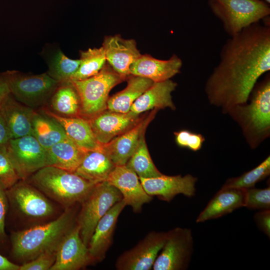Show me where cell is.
Instances as JSON below:
<instances>
[{
	"label": "cell",
	"mask_w": 270,
	"mask_h": 270,
	"mask_svg": "<svg viewBox=\"0 0 270 270\" xmlns=\"http://www.w3.org/2000/svg\"><path fill=\"white\" fill-rule=\"evenodd\" d=\"M270 70V26L253 24L230 36L208 78L207 98L224 113L246 103L258 78Z\"/></svg>",
	"instance_id": "obj_1"
},
{
	"label": "cell",
	"mask_w": 270,
	"mask_h": 270,
	"mask_svg": "<svg viewBox=\"0 0 270 270\" xmlns=\"http://www.w3.org/2000/svg\"><path fill=\"white\" fill-rule=\"evenodd\" d=\"M72 207L54 220L12 235V252L18 260L27 262L49 250H57L76 224V210Z\"/></svg>",
	"instance_id": "obj_2"
},
{
	"label": "cell",
	"mask_w": 270,
	"mask_h": 270,
	"mask_svg": "<svg viewBox=\"0 0 270 270\" xmlns=\"http://www.w3.org/2000/svg\"><path fill=\"white\" fill-rule=\"evenodd\" d=\"M250 102L228 108V114L240 126L250 147L256 148L270 135V74L257 82Z\"/></svg>",
	"instance_id": "obj_3"
},
{
	"label": "cell",
	"mask_w": 270,
	"mask_h": 270,
	"mask_svg": "<svg viewBox=\"0 0 270 270\" xmlns=\"http://www.w3.org/2000/svg\"><path fill=\"white\" fill-rule=\"evenodd\" d=\"M28 178L32 186L66 208L82 203L96 184L74 172L51 166L42 168Z\"/></svg>",
	"instance_id": "obj_4"
},
{
	"label": "cell",
	"mask_w": 270,
	"mask_h": 270,
	"mask_svg": "<svg viewBox=\"0 0 270 270\" xmlns=\"http://www.w3.org/2000/svg\"><path fill=\"white\" fill-rule=\"evenodd\" d=\"M208 4L230 36L270 15V4L262 0H208Z\"/></svg>",
	"instance_id": "obj_5"
},
{
	"label": "cell",
	"mask_w": 270,
	"mask_h": 270,
	"mask_svg": "<svg viewBox=\"0 0 270 270\" xmlns=\"http://www.w3.org/2000/svg\"><path fill=\"white\" fill-rule=\"evenodd\" d=\"M124 80L109 64H105L96 75L71 82L80 98L82 116L90 118L104 111L110 92Z\"/></svg>",
	"instance_id": "obj_6"
},
{
	"label": "cell",
	"mask_w": 270,
	"mask_h": 270,
	"mask_svg": "<svg viewBox=\"0 0 270 270\" xmlns=\"http://www.w3.org/2000/svg\"><path fill=\"white\" fill-rule=\"evenodd\" d=\"M2 74L15 99L34 110L46 105L59 84L48 73L30 75L8 70Z\"/></svg>",
	"instance_id": "obj_7"
},
{
	"label": "cell",
	"mask_w": 270,
	"mask_h": 270,
	"mask_svg": "<svg viewBox=\"0 0 270 270\" xmlns=\"http://www.w3.org/2000/svg\"><path fill=\"white\" fill-rule=\"evenodd\" d=\"M122 199L120 191L104 181L96 184L82 202L76 222L81 238L87 246L98 222L110 208Z\"/></svg>",
	"instance_id": "obj_8"
},
{
	"label": "cell",
	"mask_w": 270,
	"mask_h": 270,
	"mask_svg": "<svg viewBox=\"0 0 270 270\" xmlns=\"http://www.w3.org/2000/svg\"><path fill=\"white\" fill-rule=\"evenodd\" d=\"M193 244L192 232L190 228H176L166 232V242L152 269H186L193 252Z\"/></svg>",
	"instance_id": "obj_9"
},
{
	"label": "cell",
	"mask_w": 270,
	"mask_h": 270,
	"mask_svg": "<svg viewBox=\"0 0 270 270\" xmlns=\"http://www.w3.org/2000/svg\"><path fill=\"white\" fill-rule=\"evenodd\" d=\"M6 146L20 180H24L39 170L48 166L46 150L32 135L11 138Z\"/></svg>",
	"instance_id": "obj_10"
},
{
	"label": "cell",
	"mask_w": 270,
	"mask_h": 270,
	"mask_svg": "<svg viewBox=\"0 0 270 270\" xmlns=\"http://www.w3.org/2000/svg\"><path fill=\"white\" fill-rule=\"evenodd\" d=\"M166 232H151L133 248L120 255L116 262L118 270H150L163 248Z\"/></svg>",
	"instance_id": "obj_11"
},
{
	"label": "cell",
	"mask_w": 270,
	"mask_h": 270,
	"mask_svg": "<svg viewBox=\"0 0 270 270\" xmlns=\"http://www.w3.org/2000/svg\"><path fill=\"white\" fill-rule=\"evenodd\" d=\"M7 198L23 214L32 218H47L54 212L50 201L32 184L17 182L6 190Z\"/></svg>",
	"instance_id": "obj_12"
},
{
	"label": "cell",
	"mask_w": 270,
	"mask_h": 270,
	"mask_svg": "<svg viewBox=\"0 0 270 270\" xmlns=\"http://www.w3.org/2000/svg\"><path fill=\"white\" fill-rule=\"evenodd\" d=\"M93 262L84 243L77 222L60 242L50 270H78Z\"/></svg>",
	"instance_id": "obj_13"
},
{
	"label": "cell",
	"mask_w": 270,
	"mask_h": 270,
	"mask_svg": "<svg viewBox=\"0 0 270 270\" xmlns=\"http://www.w3.org/2000/svg\"><path fill=\"white\" fill-rule=\"evenodd\" d=\"M146 192L150 196H157L161 200L170 202L178 194L188 197L195 196L197 178L188 174L184 176H166L139 178Z\"/></svg>",
	"instance_id": "obj_14"
},
{
	"label": "cell",
	"mask_w": 270,
	"mask_h": 270,
	"mask_svg": "<svg viewBox=\"0 0 270 270\" xmlns=\"http://www.w3.org/2000/svg\"><path fill=\"white\" fill-rule=\"evenodd\" d=\"M122 194L126 205L134 212H140L142 206L152 200L144 190L139 177L132 170L124 166H116L106 180Z\"/></svg>",
	"instance_id": "obj_15"
},
{
	"label": "cell",
	"mask_w": 270,
	"mask_h": 270,
	"mask_svg": "<svg viewBox=\"0 0 270 270\" xmlns=\"http://www.w3.org/2000/svg\"><path fill=\"white\" fill-rule=\"evenodd\" d=\"M106 61L122 78L130 76V67L142 54L134 39H124L120 34L106 36L102 46Z\"/></svg>",
	"instance_id": "obj_16"
},
{
	"label": "cell",
	"mask_w": 270,
	"mask_h": 270,
	"mask_svg": "<svg viewBox=\"0 0 270 270\" xmlns=\"http://www.w3.org/2000/svg\"><path fill=\"white\" fill-rule=\"evenodd\" d=\"M138 118L130 112L123 114L109 110L88 119L97 141L102 146L134 126Z\"/></svg>",
	"instance_id": "obj_17"
},
{
	"label": "cell",
	"mask_w": 270,
	"mask_h": 270,
	"mask_svg": "<svg viewBox=\"0 0 270 270\" xmlns=\"http://www.w3.org/2000/svg\"><path fill=\"white\" fill-rule=\"evenodd\" d=\"M126 206L122 198L110 208L97 223L88 246L93 262L104 258L112 244L118 218Z\"/></svg>",
	"instance_id": "obj_18"
},
{
	"label": "cell",
	"mask_w": 270,
	"mask_h": 270,
	"mask_svg": "<svg viewBox=\"0 0 270 270\" xmlns=\"http://www.w3.org/2000/svg\"><path fill=\"white\" fill-rule=\"evenodd\" d=\"M180 58L174 54L168 60L156 58L150 54H141L130 67V75L148 78L154 82L165 81L180 72Z\"/></svg>",
	"instance_id": "obj_19"
},
{
	"label": "cell",
	"mask_w": 270,
	"mask_h": 270,
	"mask_svg": "<svg viewBox=\"0 0 270 270\" xmlns=\"http://www.w3.org/2000/svg\"><path fill=\"white\" fill-rule=\"evenodd\" d=\"M156 110H154L146 118L102 146L115 166L126 165L134 151L142 134L154 118Z\"/></svg>",
	"instance_id": "obj_20"
},
{
	"label": "cell",
	"mask_w": 270,
	"mask_h": 270,
	"mask_svg": "<svg viewBox=\"0 0 270 270\" xmlns=\"http://www.w3.org/2000/svg\"><path fill=\"white\" fill-rule=\"evenodd\" d=\"M40 110L56 120L63 128L68 138L84 152L102 148L96 139L88 118L82 116H60L46 106Z\"/></svg>",
	"instance_id": "obj_21"
},
{
	"label": "cell",
	"mask_w": 270,
	"mask_h": 270,
	"mask_svg": "<svg viewBox=\"0 0 270 270\" xmlns=\"http://www.w3.org/2000/svg\"><path fill=\"white\" fill-rule=\"evenodd\" d=\"M36 110L18 101L10 93L0 103V114L12 138L32 135V120Z\"/></svg>",
	"instance_id": "obj_22"
},
{
	"label": "cell",
	"mask_w": 270,
	"mask_h": 270,
	"mask_svg": "<svg viewBox=\"0 0 270 270\" xmlns=\"http://www.w3.org/2000/svg\"><path fill=\"white\" fill-rule=\"evenodd\" d=\"M246 198V190L222 187L199 214L196 222L217 218L244 207Z\"/></svg>",
	"instance_id": "obj_23"
},
{
	"label": "cell",
	"mask_w": 270,
	"mask_h": 270,
	"mask_svg": "<svg viewBox=\"0 0 270 270\" xmlns=\"http://www.w3.org/2000/svg\"><path fill=\"white\" fill-rule=\"evenodd\" d=\"M177 83L170 79L154 84L134 102L130 111L134 115L150 110L170 108L175 110L172 93L176 90Z\"/></svg>",
	"instance_id": "obj_24"
},
{
	"label": "cell",
	"mask_w": 270,
	"mask_h": 270,
	"mask_svg": "<svg viewBox=\"0 0 270 270\" xmlns=\"http://www.w3.org/2000/svg\"><path fill=\"white\" fill-rule=\"evenodd\" d=\"M115 165L103 149L86 152L74 173L96 184L106 181Z\"/></svg>",
	"instance_id": "obj_25"
},
{
	"label": "cell",
	"mask_w": 270,
	"mask_h": 270,
	"mask_svg": "<svg viewBox=\"0 0 270 270\" xmlns=\"http://www.w3.org/2000/svg\"><path fill=\"white\" fill-rule=\"evenodd\" d=\"M48 102L46 106L60 116H82L80 98L71 82L59 83Z\"/></svg>",
	"instance_id": "obj_26"
},
{
	"label": "cell",
	"mask_w": 270,
	"mask_h": 270,
	"mask_svg": "<svg viewBox=\"0 0 270 270\" xmlns=\"http://www.w3.org/2000/svg\"><path fill=\"white\" fill-rule=\"evenodd\" d=\"M48 166L74 172L81 163L86 152L68 138L46 150Z\"/></svg>",
	"instance_id": "obj_27"
},
{
	"label": "cell",
	"mask_w": 270,
	"mask_h": 270,
	"mask_svg": "<svg viewBox=\"0 0 270 270\" xmlns=\"http://www.w3.org/2000/svg\"><path fill=\"white\" fill-rule=\"evenodd\" d=\"M154 82L148 78L132 75L128 80L126 86L108 98V109L116 112H128L134 102Z\"/></svg>",
	"instance_id": "obj_28"
},
{
	"label": "cell",
	"mask_w": 270,
	"mask_h": 270,
	"mask_svg": "<svg viewBox=\"0 0 270 270\" xmlns=\"http://www.w3.org/2000/svg\"><path fill=\"white\" fill-rule=\"evenodd\" d=\"M32 135L46 150L68 138L56 120L41 110H36L32 120Z\"/></svg>",
	"instance_id": "obj_29"
},
{
	"label": "cell",
	"mask_w": 270,
	"mask_h": 270,
	"mask_svg": "<svg viewBox=\"0 0 270 270\" xmlns=\"http://www.w3.org/2000/svg\"><path fill=\"white\" fill-rule=\"evenodd\" d=\"M145 132L142 134L138 145L126 166L134 171L139 178L158 177L163 174L158 170L150 156L145 140Z\"/></svg>",
	"instance_id": "obj_30"
},
{
	"label": "cell",
	"mask_w": 270,
	"mask_h": 270,
	"mask_svg": "<svg viewBox=\"0 0 270 270\" xmlns=\"http://www.w3.org/2000/svg\"><path fill=\"white\" fill-rule=\"evenodd\" d=\"M80 64L70 82L83 80L97 74L106 64V58L102 46L80 51Z\"/></svg>",
	"instance_id": "obj_31"
},
{
	"label": "cell",
	"mask_w": 270,
	"mask_h": 270,
	"mask_svg": "<svg viewBox=\"0 0 270 270\" xmlns=\"http://www.w3.org/2000/svg\"><path fill=\"white\" fill-rule=\"evenodd\" d=\"M270 174V156L254 168L240 176L228 179L222 187L247 190L254 187L256 184L265 179Z\"/></svg>",
	"instance_id": "obj_32"
},
{
	"label": "cell",
	"mask_w": 270,
	"mask_h": 270,
	"mask_svg": "<svg viewBox=\"0 0 270 270\" xmlns=\"http://www.w3.org/2000/svg\"><path fill=\"white\" fill-rule=\"evenodd\" d=\"M80 64V59L72 60L58 50L49 62L48 74L59 83L70 82Z\"/></svg>",
	"instance_id": "obj_33"
},
{
	"label": "cell",
	"mask_w": 270,
	"mask_h": 270,
	"mask_svg": "<svg viewBox=\"0 0 270 270\" xmlns=\"http://www.w3.org/2000/svg\"><path fill=\"white\" fill-rule=\"evenodd\" d=\"M20 180L8 155L6 144L0 146V182L7 190Z\"/></svg>",
	"instance_id": "obj_34"
},
{
	"label": "cell",
	"mask_w": 270,
	"mask_h": 270,
	"mask_svg": "<svg viewBox=\"0 0 270 270\" xmlns=\"http://www.w3.org/2000/svg\"><path fill=\"white\" fill-rule=\"evenodd\" d=\"M244 207L260 210H270V187L262 189L254 187L246 190Z\"/></svg>",
	"instance_id": "obj_35"
},
{
	"label": "cell",
	"mask_w": 270,
	"mask_h": 270,
	"mask_svg": "<svg viewBox=\"0 0 270 270\" xmlns=\"http://www.w3.org/2000/svg\"><path fill=\"white\" fill-rule=\"evenodd\" d=\"M176 143L180 147L196 152L201 149L204 137L200 134L188 130H181L174 132Z\"/></svg>",
	"instance_id": "obj_36"
},
{
	"label": "cell",
	"mask_w": 270,
	"mask_h": 270,
	"mask_svg": "<svg viewBox=\"0 0 270 270\" xmlns=\"http://www.w3.org/2000/svg\"><path fill=\"white\" fill-rule=\"evenodd\" d=\"M57 250L44 252L20 266L19 270H48L54 264Z\"/></svg>",
	"instance_id": "obj_37"
},
{
	"label": "cell",
	"mask_w": 270,
	"mask_h": 270,
	"mask_svg": "<svg viewBox=\"0 0 270 270\" xmlns=\"http://www.w3.org/2000/svg\"><path fill=\"white\" fill-rule=\"evenodd\" d=\"M254 220L258 228L270 237V210H262L254 215Z\"/></svg>",
	"instance_id": "obj_38"
},
{
	"label": "cell",
	"mask_w": 270,
	"mask_h": 270,
	"mask_svg": "<svg viewBox=\"0 0 270 270\" xmlns=\"http://www.w3.org/2000/svg\"><path fill=\"white\" fill-rule=\"evenodd\" d=\"M7 210L6 189L0 182V238L5 236L4 221Z\"/></svg>",
	"instance_id": "obj_39"
},
{
	"label": "cell",
	"mask_w": 270,
	"mask_h": 270,
	"mask_svg": "<svg viewBox=\"0 0 270 270\" xmlns=\"http://www.w3.org/2000/svg\"><path fill=\"white\" fill-rule=\"evenodd\" d=\"M11 138L9 130L0 114V146L7 144Z\"/></svg>",
	"instance_id": "obj_40"
},
{
	"label": "cell",
	"mask_w": 270,
	"mask_h": 270,
	"mask_svg": "<svg viewBox=\"0 0 270 270\" xmlns=\"http://www.w3.org/2000/svg\"><path fill=\"white\" fill-rule=\"evenodd\" d=\"M20 266L0 254V270H19Z\"/></svg>",
	"instance_id": "obj_41"
},
{
	"label": "cell",
	"mask_w": 270,
	"mask_h": 270,
	"mask_svg": "<svg viewBox=\"0 0 270 270\" xmlns=\"http://www.w3.org/2000/svg\"><path fill=\"white\" fill-rule=\"evenodd\" d=\"M10 93L7 82L2 74H0V103Z\"/></svg>",
	"instance_id": "obj_42"
},
{
	"label": "cell",
	"mask_w": 270,
	"mask_h": 270,
	"mask_svg": "<svg viewBox=\"0 0 270 270\" xmlns=\"http://www.w3.org/2000/svg\"><path fill=\"white\" fill-rule=\"evenodd\" d=\"M262 0L265 2H266L268 3L269 4H270V0Z\"/></svg>",
	"instance_id": "obj_43"
}]
</instances>
